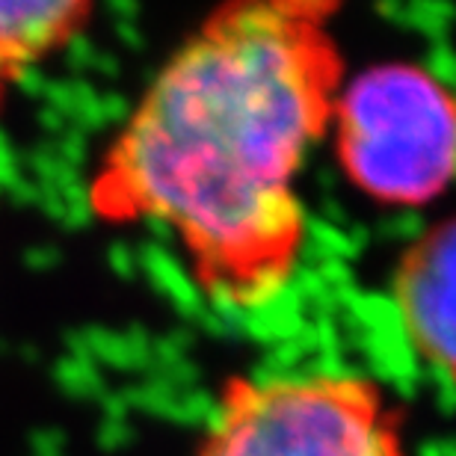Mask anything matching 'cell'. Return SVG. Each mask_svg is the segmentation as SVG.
Returning <instances> with one entry per match:
<instances>
[{
    "mask_svg": "<svg viewBox=\"0 0 456 456\" xmlns=\"http://www.w3.org/2000/svg\"><path fill=\"white\" fill-rule=\"evenodd\" d=\"M346 0H220L107 145L89 205L169 237L208 303L261 312L312 246L305 175L346 77Z\"/></svg>",
    "mask_w": 456,
    "mask_h": 456,
    "instance_id": "cell-1",
    "label": "cell"
},
{
    "mask_svg": "<svg viewBox=\"0 0 456 456\" xmlns=\"http://www.w3.org/2000/svg\"><path fill=\"white\" fill-rule=\"evenodd\" d=\"M326 149L362 202L433 208L456 187V84L412 57L346 71Z\"/></svg>",
    "mask_w": 456,
    "mask_h": 456,
    "instance_id": "cell-2",
    "label": "cell"
},
{
    "mask_svg": "<svg viewBox=\"0 0 456 456\" xmlns=\"http://www.w3.org/2000/svg\"><path fill=\"white\" fill-rule=\"evenodd\" d=\"M196 456H409L400 412L377 379L350 370L232 377Z\"/></svg>",
    "mask_w": 456,
    "mask_h": 456,
    "instance_id": "cell-3",
    "label": "cell"
},
{
    "mask_svg": "<svg viewBox=\"0 0 456 456\" xmlns=\"http://www.w3.org/2000/svg\"><path fill=\"white\" fill-rule=\"evenodd\" d=\"M388 299L409 353L456 391V214L403 243Z\"/></svg>",
    "mask_w": 456,
    "mask_h": 456,
    "instance_id": "cell-4",
    "label": "cell"
},
{
    "mask_svg": "<svg viewBox=\"0 0 456 456\" xmlns=\"http://www.w3.org/2000/svg\"><path fill=\"white\" fill-rule=\"evenodd\" d=\"M95 0H0V69L9 77L57 53L86 24Z\"/></svg>",
    "mask_w": 456,
    "mask_h": 456,
    "instance_id": "cell-5",
    "label": "cell"
},
{
    "mask_svg": "<svg viewBox=\"0 0 456 456\" xmlns=\"http://www.w3.org/2000/svg\"><path fill=\"white\" fill-rule=\"evenodd\" d=\"M9 80H12V77H9L4 69H0V104H4V93H6V84H9ZM0 154H4V151H0Z\"/></svg>",
    "mask_w": 456,
    "mask_h": 456,
    "instance_id": "cell-6",
    "label": "cell"
}]
</instances>
